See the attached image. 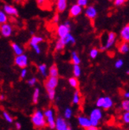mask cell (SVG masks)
I'll return each mask as SVG.
<instances>
[{"label":"cell","instance_id":"obj_21","mask_svg":"<svg viewBox=\"0 0 129 130\" xmlns=\"http://www.w3.org/2000/svg\"><path fill=\"white\" fill-rule=\"evenodd\" d=\"M48 71V75L49 76L51 77H59V70L56 66V64H52L51 66L49 68Z\"/></svg>","mask_w":129,"mask_h":130},{"label":"cell","instance_id":"obj_22","mask_svg":"<svg viewBox=\"0 0 129 130\" xmlns=\"http://www.w3.org/2000/svg\"><path fill=\"white\" fill-rule=\"evenodd\" d=\"M71 63L73 64H80L81 63V59L76 51H73L71 53Z\"/></svg>","mask_w":129,"mask_h":130},{"label":"cell","instance_id":"obj_43","mask_svg":"<svg viewBox=\"0 0 129 130\" xmlns=\"http://www.w3.org/2000/svg\"><path fill=\"white\" fill-rule=\"evenodd\" d=\"M27 73H28L27 69L26 68H22V71H21V73H20L21 79H25V78L26 77V75H27Z\"/></svg>","mask_w":129,"mask_h":130},{"label":"cell","instance_id":"obj_33","mask_svg":"<svg viewBox=\"0 0 129 130\" xmlns=\"http://www.w3.org/2000/svg\"><path fill=\"white\" fill-rule=\"evenodd\" d=\"M113 5L117 7H119V6H122L124 4H126V3L127 2V0H113Z\"/></svg>","mask_w":129,"mask_h":130},{"label":"cell","instance_id":"obj_34","mask_svg":"<svg viewBox=\"0 0 129 130\" xmlns=\"http://www.w3.org/2000/svg\"><path fill=\"white\" fill-rule=\"evenodd\" d=\"M121 107L124 110V111H129V101H128V99H125L122 102Z\"/></svg>","mask_w":129,"mask_h":130},{"label":"cell","instance_id":"obj_19","mask_svg":"<svg viewBox=\"0 0 129 130\" xmlns=\"http://www.w3.org/2000/svg\"><path fill=\"white\" fill-rule=\"evenodd\" d=\"M118 51L121 54H127L129 51V44L128 42L122 41L118 45Z\"/></svg>","mask_w":129,"mask_h":130},{"label":"cell","instance_id":"obj_36","mask_svg":"<svg viewBox=\"0 0 129 130\" xmlns=\"http://www.w3.org/2000/svg\"><path fill=\"white\" fill-rule=\"evenodd\" d=\"M3 118H5V120L7 121V122H9V123H12L13 122V118H12V117L7 112L3 111Z\"/></svg>","mask_w":129,"mask_h":130},{"label":"cell","instance_id":"obj_49","mask_svg":"<svg viewBox=\"0 0 129 130\" xmlns=\"http://www.w3.org/2000/svg\"><path fill=\"white\" fill-rule=\"evenodd\" d=\"M4 99H5V95L4 94H1V95H0V100L3 101Z\"/></svg>","mask_w":129,"mask_h":130},{"label":"cell","instance_id":"obj_42","mask_svg":"<svg viewBox=\"0 0 129 130\" xmlns=\"http://www.w3.org/2000/svg\"><path fill=\"white\" fill-rule=\"evenodd\" d=\"M103 101H104V97H100L99 99L97 100L96 102V105L98 108L102 106V104H103Z\"/></svg>","mask_w":129,"mask_h":130},{"label":"cell","instance_id":"obj_5","mask_svg":"<svg viewBox=\"0 0 129 130\" xmlns=\"http://www.w3.org/2000/svg\"><path fill=\"white\" fill-rule=\"evenodd\" d=\"M14 63L15 65L18 68H26L28 64H29V59H28V56L26 55L21 54V55H18L16 56L15 59H14Z\"/></svg>","mask_w":129,"mask_h":130},{"label":"cell","instance_id":"obj_13","mask_svg":"<svg viewBox=\"0 0 129 130\" xmlns=\"http://www.w3.org/2000/svg\"><path fill=\"white\" fill-rule=\"evenodd\" d=\"M67 8V0H56V9L57 13H63Z\"/></svg>","mask_w":129,"mask_h":130},{"label":"cell","instance_id":"obj_2","mask_svg":"<svg viewBox=\"0 0 129 130\" xmlns=\"http://www.w3.org/2000/svg\"><path fill=\"white\" fill-rule=\"evenodd\" d=\"M116 41H117V34L114 32H109L108 35H107V38H106V41H105V43L101 45V46L98 48L99 51H105V50H108L109 48H111Z\"/></svg>","mask_w":129,"mask_h":130},{"label":"cell","instance_id":"obj_3","mask_svg":"<svg viewBox=\"0 0 129 130\" xmlns=\"http://www.w3.org/2000/svg\"><path fill=\"white\" fill-rule=\"evenodd\" d=\"M71 30V25L70 21H66L64 23L60 24L56 28V34L60 38L63 37L64 36L67 35L70 32Z\"/></svg>","mask_w":129,"mask_h":130},{"label":"cell","instance_id":"obj_16","mask_svg":"<svg viewBox=\"0 0 129 130\" xmlns=\"http://www.w3.org/2000/svg\"><path fill=\"white\" fill-rule=\"evenodd\" d=\"M102 118V112L101 110L98 108L93 109L89 115V119L90 120H97L99 121Z\"/></svg>","mask_w":129,"mask_h":130},{"label":"cell","instance_id":"obj_39","mask_svg":"<svg viewBox=\"0 0 129 130\" xmlns=\"http://www.w3.org/2000/svg\"><path fill=\"white\" fill-rule=\"evenodd\" d=\"M36 83H37V79H36V78H35V77L31 78V79H29L27 81L28 85H29L30 87H33V86H35Z\"/></svg>","mask_w":129,"mask_h":130},{"label":"cell","instance_id":"obj_41","mask_svg":"<svg viewBox=\"0 0 129 130\" xmlns=\"http://www.w3.org/2000/svg\"><path fill=\"white\" fill-rule=\"evenodd\" d=\"M52 22L54 24H58V22H60V14H58V13H56V14H54V16L52 17Z\"/></svg>","mask_w":129,"mask_h":130},{"label":"cell","instance_id":"obj_46","mask_svg":"<svg viewBox=\"0 0 129 130\" xmlns=\"http://www.w3.org/2000/svg\"><path fill=\"white\" fill-rule=\"evenodd\" d=\"M86 129L87 130H99L98 126H92V125H90L89 127H88Z\"/></svg>","mask_w":129,"mask_h":130},{"label":"cell","instance_id":"obj_27","mask_svg":"<svg viewBox=\"0 0 129 130\" xmlns=\"http://www.w3.org/2000/svg\"><path fill=\"white\" fill-rule=\"evenodd\" d=\"M8 21H9L8 15L3 10H0V25L8 22Z\"/></svg>","mask_w":129,"mask_h":130},{"label":"cell","instance_id":"obj_8","mask_svg":"<svg viewBox=\"0 0 129 130\" xmlns=\"http://www.w3.org/2000/svg\"><path fill=\"white\" fill-rule=\"evenodd\" d=\"M85 15L89 20H94L98 16V10L94 6H87L85 10Z\"/></svg>","mask_w":129,"mask_h":130},{"label":"cell","instance_id":"obj_48","mask_svg":"<svg viewBox=\"0 0 129 130\" xmlns=\"http://www.w3.org/2000/svg\"><path fill=\"white\" fill-rule=\"evenodd\" d=\"M124 99H128V98H129V92H128V91L124 92Z\"/></svg>","mask_w":129,"mask_h":130},{"label":"cell","instance_id":"obj_26","mask_svg":"<svg viewBox=\"0 0 129 130\" xmlns=\"http://www.w3.org/2000/svg\"><path fill=\"white\" fill-rule=\"evenodd\" d=\"M73 74H74V76L76 77V78H79V77L81 76L82 68L80 67V65L74 64V66H73Z\"/></svg>","mask_w":129,"mask_h":130},{"label":"cell","instance_id":"obj_50","mask_svg":"<svg viewBox=\"0 0 129 130\" xmlns=\"http://www.w3.org/2000/svg\"><path fill=\"white\" fill-rule=\"evenodd\" d=\"M14 2L17 4H19L21 2H22V0H14Z\"/></svg>","mask_w":129,"mask_h":130},{"label":"cell","instance_id":"obj_35","mask_svg":"<svg viewBox=\"0 0 129 130\" xmlns=\"http://www.w3.org/2000/svg\"><path fill=\"white\" fill-rule=\"evenodd\" d=\"M72 116V110L70 108H67L64 111V118L66 119H70Z\"/></svg>","mask_w":129,"mask_h":130},{"label":"cell","instance_id":"obj_28","mask_svg":"<svg viewBox=\"0 0 129 130\" xmlns=\"http://www.w3.org/2000/svg\"><path fill=\"white\" fill-rule=\"evenodd\" d=\"M80 101H81V95H80V93L79 90H76L75 92L74 95H73V99H72V102L74 104H76V105H78V104L80 103Z\"/></svg>","mask_w":129,"mask_h":130},{"label":"cell","instance_id":"obj_31","mask_svg":"<svg viewBox=\"0 0 129 130\" xmlns=\"http://www.w3.org/2000/svg\"><path fill=\"white\" fill-rule=\"evenodd\" d=\"M47 90V93H48V99L52 101L55 99L56 98V90L55 89H46Z\"/></svg>","mask_w":129,"mask_h":130},{"label":"cell","instance_id":"obj_24","mask_svg":"<svg viewBox=\"0 0 129 130\" xmlns=\"http://www.w3.org/2000/svg\"><path fill=\"white\" fill-rule=\"evenodd\" d=\"M38 71H39V72L44 77H46L48 75V68H47V65L45 63H41L39 66H38Z\"/></svg>","mask_w":129,"mask_h":130},{"label":"cell","instance_id":"obj_12","mask_svg":"<svg viewBox=\"0 0 129 130\" xmlns=\"http://www.w3.org/2000/svg\"><path fill=\"white\" fill-rule=\"evenodd\" d=\"M60 40L63 43V44L64 45V46H66V45H67L69 44L75 45V43H76V40H75V37L71 34H70H70H68L67 35L64 36L63 37L60 38Z\"/></svg>","mask_w":129,"mask_h":130},{"label":"cell","instance_id":"obj_44","mask_svg":"<svg viewBox=\"0 0 129 130\" xmlns=\"http://www.w3.org/2000/svg\"><path fill=\"white\" fill-rule=\"evenodd\" d=\"M34 52L36 53V54H40L41 53V47H40V44L38 45H35V46L33 47Z\"/></svg>","mask_w":129,"mask_h":130},{"label":"cell","instance_id":"obj_25","mask_svg":"<svg viewBox=\"0 0 129 130\" xmlns=\"http://www.w3.org/2000/svg\"><path fill=\"white\" fill-rule=\"evenodd\" d=\"M36 3L37 6L42 9H47V7H48L50 4V2L48 0H36Z\"/></svg>","mask_w":129,"mask_h":130},{"label":"cell","instance_id":"obj_7","mask_svg":"<svg viewBox=\"0 0 129 130\" xmlns=\"http://www.w3.org/2000/svg\"><path fill=\"white\" fill-rule=\"evenodd\" d=\"M3 10L10 17L16 18V17H18V15H19L17 9L16 7H14V6L10 5V4H5L3 7Z\"/></svg>","mask_w":129,"mask_h":130},{"label":"cell","instance_id":"obj_38","mask_svg":"<svg viewBox=\"0 0 129 130\" xmlns=\"http://www.w3.org/2000/svg\"><path fill=\"white\" fill-rule=\"evenodd\" d=\"M89 0H77V4L79 5L81 7H86L88 6Z\"/></svg>","mask_w":129,"mask_h":130},{"label":"cell","instance_id":"obj_45","mask_svg":"<svg viewBox=\"0 0 129 130\" xmlns=\"http://www.w3.org/2000/svg\"><path fill=\"white\" fill-rule=\"evenodd\" d=\"M90 125L92 126H98L99 125V121H97V120H90Z\"/></svg>","mask_w":129,"mask_h":130},{"label":"cell","instance_id":"obj_32","mask_svg":"<svg viewBox=\"0 0 129 130\" xmlns=\"http://www.w3.org/2000/svg\"><path fill=\"white\" fill-rule=\"evenodd\" d=\"M64 48H65V46H64V45L63 44V43L60 41V40L59 39V40L56 41V44H55V51L56 52H60Z\"/></svg>","mask_w":129,"mask_h":130},{"label":"cell","instance_id":"obj_6","mask_svg":"<svg viewBox=\"0 0 129 130\" xmlns=\"http://www.w3.org/2000/svg\"><path fill=\"white\" fill-rule=\"evenodd\" d=\"M0 32L4 37H10L13 34V26L9 22L0 25Z\"/></svg>","mask_w":129,"mask_h":130},{"label":"cell","instance_id":"obj_37","mask_svg":"<svg viewBox=\"0 0 129 130\" xmlns=\"http://www.w3.org/2000/svg\"><path fill=\"white\" fill-rule=\"evenodd\" d=\"M124 60H122V59H119V60H117V61L115 62V68H117V69H120V68H121L122 67L124 66Z\"/></svg>","mask_w":129,"mask_h":130},{"label":"cell","instance_id":"obj_51","mask_svg":"<svg viewBox=\"0 0 129 130\" xmlns=\"http://www.w3.org/2000/svg\"><path fill=\"white\" fill-rule=\"evenodd\" d=\"M108 1H110V2H113V0H108Z\"/></svg>","mask_w":129,"mask_h":130},{"label":"cell","instance_id":"obj_30","mask_svg":"<svg viewBox=\"0 0 129 130\" xmlns=\"http://www.w3.org/2000/svg\"><path fill=\"white\" fill-rule=\"evenodd\" d=\"M99 49L98 48H93L89 51V56L91 59H95V58L98 56L99 54Z\"/></svg>","mask_w":129,"mask_h":130},{"label":"cell","instance_id":"obj_17","mask_svg":"<svg viewBox=\"0 0 129 130\" xmlns=\"http://www.w3.org/2000/svg\"><path fill=\"white\" fill-rule=\"evenodd\" d=\"M10 46H11V48H12L13 52H14L16 56H18V55H21V54L24 53L23 48L21 46V45H19L18 44H17L15 42H12L11 44H10Z\"/></svg>","mask_w":129,"mask_h":130},{"label":"cell","instance_id":"obj_23","mask_svg":"<svg viewBox=\"0 0 129 130\" xmlns=\"http://www.w3.org/2000/svg\"><path fill=\"white\" fill-rule=\"evenodd\" d=\"M68 83H69L70 87H72L73 88H75V89H77L79 86V82L78 78H76L75 76L74 77H70V79H68Z\"/></svg>","mask_w":129,"mask_h":130},{"label":"cell","instance_id":"obj_47","mask_svg":"<svg viewBox=\"0 0 129 130\" xmlns=\"http://www.w3.org/2000/svg\"><path fill=\"white\" fill-rule=\"evenodd\" d=\"M15 126H16V128H17V130H20V128H21V127H22L21 124H20V123H19V122H16Z\"/></svg>","mask_w":129,"mask_h":130},{"label":"cell","instance_id":"obj_14","mask_svg":"<svg viewBox=\"0 0 129 130\" xmlns=\"http://www.w3.org/2000/svg\"><path fill=\"white\" fill-rule=\"evenodd\" d=\"M120 36L122 41H125V42H128L129 41V25L127 24L123 27L120 30Z\"/></svg>","mask_w":129,"mask_h":130},{"label":"cell","instance_id":"obj_9","mask_svg":"<svg viewBox=\"0 0 129 130\" xmlns=\"http://www.w3.org/2000/svg\"><path fill=\"white\" fill-rule=\"evenodd\" d=\"M59 84V78L49 76L44 82V87L46 89H56Z\"/></svg>","mask_w":129,"mask_h":130},{"label":"cell","instance_id":"obj_15","mask_svg":"<svg viewBox=\"0 0 129 130\" xmlns=\"http://www.w3.org/2000/svg\"><path fill=\"white\" fill-rule=\"evenodd\" d=\"M44 37H41V36H38V35H33L32 36V37L30 38L29 40V45L33 48V46H35V45H38L40 44L41 43H42L44 41Z\"/></svg>","mask_w":129,"mask_h":130},{"label":"cell","instance_id":"obj_1","mask_svg":"<svg viewBox=\"0 0 129 130\" xmlns=\"http://www.w3.org/2000/svg\"><path fill=\"white\" fill-rule=\"evenodd\" d=\"M31 121L33 122V125L37 128H44L46 125V120H45L44 113L40 109H37L33 113L31 118Z\"/></svg>","mask_w":129,"mask_h":130},{"label":"cell","instance_id":"obj_20","mask_svg":"<svg viewBox=\"0 0 129 130\" xmlns=\"http://www.w3.org/2000/svg\"><path fill=\"white\" fill-rule=\"evenodd\" d=\"M113 106V102L111 98L104 97V101H103V104L101 107L104 109H109Z\"/></svg>","mask_w":129,"mask_h":130},{"label":"cell","instance_id":"obj_18","mask_svg":"<svg viewBox=\"0 0 129 130\" xmlns=\"http://www.w3.org/2000/svg\"><path fill=\"white\" fill-rule=\"evenodd\" d=\"M78 121H79V125L82 127V128H87L88 127H89L90 125V121L88 118L86 117H84V116H79L78 118Z\"/></svg>","mask_w":129,"mask_h":130},{"label":"cell","instance_id":"obj_10","mask_svg":"<svg viewBox=\"0 0 129 130\" xmlns=\"http://www.w3.org/2000/svg\"><path fill=\"white\" fill-rule=\"evenodd\" d=\"M82 13V7L77 3L73 4L69 9V16L70 18H77L78 16L81 15Z\"/></svg>","mask_w":129,"mask_h":130},{"label":"cell","instance_id":"obj_11","mask_svg":"<svg viewBox=\"0 0 129 130\" xmlns=\"http://www.w3.org/2000/svg\"><path fill=\"white\" fill-rule=\"evenodd\" d=\"M56 130H71L68 126L67 123L63 118H58L56 120Z\"/></svg>","mask_w":129,"mask_h":130},{"label":"cell","instance_id":"obj_29","mask_svg":"<svg viewBox=\"0 0 129 130\" xmlns=\"http://www.w3.org/2000/svg\"><path fill=\"white\" fill-rule=\"evenodd\" d=\"M39 97H40V89L39 88H35L33 94V102L34 104H36L39 101Z\"/></svg>","mask_w":129,"mask_h":130},{"label":"cell","instance_id":"obj_40","mask_svg":"<svg viewBox=\"0 0 129 130\" xmlns=\"http://www.w3.org/2000/svg\"><path fill=\"white\" fill-rule=\"evenodd\" d=\"M122 119H123L124 123L128 124L129 123V112L128 111H125V113L122 116Z\"/></svg>","mask_w":129,"mask_h":130},{"label":"cell","instance_id":"obj_4","mask_svg":"<svg viewBox=\"0 0 129 130\" xmlns=\"http://www.w3.org/2000/svg\"><path fill=\"white\" fill-rule=\"evenodd\" d=\"M44 118H46V124L48 127L51 129H54L56 128V119L54 117V110L52 109H48L45 110L44 113Z\"/></svg>","mask_w":129,"mask_h":130}]
</instances>
